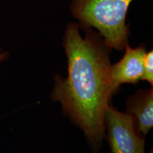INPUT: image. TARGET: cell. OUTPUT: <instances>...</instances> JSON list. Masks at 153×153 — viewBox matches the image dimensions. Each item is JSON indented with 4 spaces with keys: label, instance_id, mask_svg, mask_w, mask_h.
<instances>
[{
    "label": "cell",
    "instance_id": "obj_6",
    "mask_svg": "<svg viewBox=\"0 0 153 153\" xmlns=\"http://www.w3.org/2000/svg\"><path fill=\"white\" fill-rule=\"evenodd\" d=\"M143 81H147L153 85V51L146 52L143 56Z\"/></svg>",
    "mask_w": 153,
    "mask_h": 153
},
{
    "label": "cell",
    "instance_id": "obj_7",
    "mask_svg": "<svg viewBox=\"0 0 153 153\" xmlns=\"http://www.w3.org/2000/svg\"><path fill=\"white\" fill-rule=\"evenodd\" d=\"M8 59V53L0 49V63Z\"/></svg>",
    "mask_w": 153,
    "mask_h": 153
},
{
    "label": "cell",
    "instance_id": "obj_1",
    "mask_svg": "<svg viewBox=\"0 0 153 153\" xmlns=\"http://www.w3.org/2000/svg\"><path fill=\"white\" fill-rule=\"evenodd\" d=\"M77 23L67 25L63 46L68 58V75L55 76L52 99L84 133L94 153L98 152L106 137L104 116L113 94L110 76L111 51L97 30Z\"/></svg>",
    "mask_w": 153,
    "mask_h": 153
},
{
    "label": "cell",
    "instance_id": "obj_4",
    "mask_svg": "<svg viewBox=\"0 0 153 153\" xmlns=\"http://www.w3.org/2000/svg\"><path fill=\"white\" fill-rule=\"evenodd\" d=\"M123 57L110 68L111 82L114 90L122 84H136L143 77V56L146 53L144 46L131 48L126 45Z\"/></svg>",
    "mask_w": 153,
    "mask_h": 153
},
{
    "label": "cell",
    "instance_id": "obj_3",
    "mask_svg": "<svg viewBox=\"0 0 153 153\" xmlns=\"http://www.w3.org/2000/svg\"><path fill=\"white\" fill-rule=\"evenodd\" d=\"M104 127L110 153H146L144 136L128 113L119 111L110 104L105 112Z\"/></svg>",
    "mask_w": 153,
    "mask_h": 153
},
{
    "label": "cell",
    "instance_id": "obj_2",
    "mask_svg": "<svg viewBox=\"0 0 153 153\" xmlns=\"http://www.w3.org/2000/svg\"><path fill=\"white\" fill-rule=\"evenodd\" d=\"M133 0H72L70 12L80 28H94L111 49L124 51L130 31L126 16Z\"/></svg>",
    "mask_w": 153,
    "mask_h": 153
},
{
    "label": "cell",
    "instance_id": "obj_5",
    "mask_svg": "<svg viewBox=\"0 0 153 153\" xmlns=\"http://www.w3.org/2000/svg\"><path fill=\"white\" fill-rule=\"evenodd\" d=\"M126 113L133 118L139 133L145 136L153 126V89H139L128 97Z\"/></svg>",
    "mask_w": 153,
    "mask_h": 153
},
{
    "label": "cell",
    "instance_id": "obj_8",
    "mask_svg": "<svg viewBox=\"0 0 153 153\" xmlns=\"http://www.w3.org/2000/svg\"><path fill=\"white\" fill-rule=\"evenodd\" d=\"M149 153H153V151H152V150H151V151H150V152H149Z\"/></svg>",
    "mask_w": 153,
    "mask_h": 153
}]
</instances>
